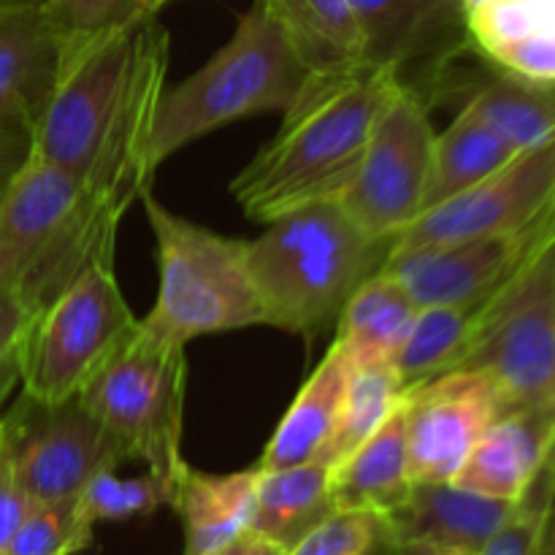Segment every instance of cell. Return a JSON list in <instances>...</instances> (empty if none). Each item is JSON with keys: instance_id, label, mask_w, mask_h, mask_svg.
<instances>
[{"instance_id": "9a60e30c", "label": "cell", "mask_w": 555, "mask_h": 555, "mask_svg": "<svg viewBox=\"0 0 555 555\" xmlns=\"http://www.w3.org/2000/svg\"><path fill=\"white\" fill-rule=\"evenodd\" d=\"M350 5L366 41V63L393 70L421 98L472 47L464 0H350Z\"/></svg>"}, {"instance_id": "2e32d148", "label": "cell", "mask_w": 555, "mask_h": 555, "mask_svg": "<svg viewBox=\"0 0 555 555\" xmlns=\"http://www.w3.org/2000/svg\"><path fill=\"white\" fill-rule=\"evenodd\" d=\"M515 502L480 496L455 482H415L406 502L385 515L393 547L428 545L439 551L480 555Z\"/></svg>"}, {"instance_id": "74e56055", "label": "cell", "mask_w": 555, "mask_h": 555, "mask_svg": "<svg viewBox=\"0 0 555 555\" xmlns=\"http://www.w3.org/2000/svg\"><path fill=\"white\" fill-rule=\"evenodd\" d=\"M242 555H287V551L285 547L274 545V542L263 540V537L253 534V531H247V537H244Z\"/></svg>"}, {"instance_id": "30bf717a", "label": "cell", "mask_w": 555, "mask_h": 555, "mask_svg": "<svg viewBox=\"0 0 555 555\" xmlns=\"http://www.w3.org/2000/svg\"><path fill=\"white\" fill-rule=\"evenodd\" d=\"M434 139L428 103L410 87H396L374 122L350 188L339 198L369 236L396 242L423 215Z\"/></svg>"}, {"instance_id": "d590c367", "label": "cell", "mask_w": 555, "mask_h": 555, "mask_svg": "<svg viewBox=\"0 0 555 555\" xmlns=\"http://www.w3.org/2000/svg\"><path fill=\"white\" fill-rule=\"evenodd\" d=\"M27 509H30V502H27L20 482H16L14 461H11L3 421H0V551H5V545L14 537L16 526L22 524Z\"/></svg>"}, {"instance_id": "6da1fadb", "label": "cell", "mask_w": 555, "mask_h": 555, "mask_svg": "<svg viewBox=\"0 0 555 555\" xmlns=\"http://www.w3.org/2000/svg\"><path fill=\"white\" fill-rule=\"evenodd\" d=\"M171 38L144 16L60 54V74L30 155L68 173L106 220L117 222L152 182L150 144L166 92Z\"/></svg>"}, {"instance_id": "277c9868", "label": "cell", "mask_w": 555, "mask_h": 555, "mask_svg": "<svg viewBox=\"0 0 555 555\" xmlns=\"http://www.w3.org/2000/svg\"><path fill=\"white\" fill-rule=\"evenodd\" d=\"M117 222L57 166L27 155L0 193V293L38 312L95 260H114Z\"/></svg>"}, {"instance_id": "7bdbcfd3", "label": "cell", "mask_w": 555, "mask_h": 555, "mask_svg": "<svg viewBox=\"0 0 555 555\" xmlns=\"http://www.w3.org/2000/svg\"><path fill=\"white\" fill-rule=\"evenodd\" d=\"M141 3H144V9L150 11V14H157V11H160L168 0H141Z\"/></svg>"}, {"instance_id": "5b68a950", "label": "cell", "mask_w": 555, "mask_h": 555, "mask_svg": "<svg viewBox=\"0 0 555 555\" xmlns=\"http://www.w3.org/2000/svg\"><path fill=\"white\" fill-rule=\"evenodd\" d=\"M307 76L269 5L255 0L206 63L163 92L150 144L152 168L157 171L173 152L236 119L285 112Z\"/></svg>"}, {"instance_id": "3957f363", "label": "cell", "mask_w": 555, "mask_h": 555, "mask_svg": "<svg viewBox=\"0 0 555 555\" xmlns=\"http://www.w3.org/2000/svg\"><path fill=\"white\" fill-rule=\"evenodd\" d=\"M247 242L266 325L304 339L334 328L352 293L388 260L393 242L374 238L339 201L301 206Z\"/></svg>"}, {"instance_id": "d6a6232c", "label": "cell", "mask_w": 555, "mask_h": 555, "mask_svg": "<svg viewBox=\"0 0 555 555\" xmlns=\"http://www.w3.org/2000/svg\"><path fill=\"white\" fill-rule=\"evenodd\" d=\"M92 540V526L79 518L76 502L30 504L5 555H76Z\"/></svg>"}, {"instance_id": "7a4b0ae2", "label": "cell", "mask_w": 555, "mask_h": 555, "mask_svg": "<svg viewBox=\"0 0 555 555\" xmlns=\"http://www.w3.org/2000/svg\"><path fill=\"white\" fill-rule=\"evenodd\" d=\"M393 70L372 63L309 74L274 139L238 171L231 193L244 215L271 222L301 206L339 201L356 177L390 92Z\"/></svg>"}, {"instance_id": "f1b7e54d", "label": "cell", "mask_w": 555, "mask_h": 555, "mask_svg": "<svg viewBox=\"0 0 555 555\" xmlns=\"http://www.w3.org/2000/svg\"><path fill=\"white\" fill-rule=\"evenodd\" d=\"M404 396L399 374L393 363H363L352 366L347 383L345 401H341L339 423L318 464L336 466L345 455H350L358 444L366 442L385 421L396 412Z\"/></svg>"}, {"instance_id": "83f0119b", "label": "cell", "mask_w": 555, "mask_h": 555, "mask_svg": "<svg viewBox=\"0 0 555 555\" xmlns=\"http://www.w3.org/2000/svg\"><path fill=\"white\" fill-rule=\"evenodd\" d=\"M480 307L482 301L444 304V307H423L417 312L415 325L393 361L404 390L437 374L459 369L475 334Z\"/></svg>"}, {"instance_id": "d4e9b609", "label": "cell", "mask_w": 555, "mask_h": 555, "mask_svg": "<svg viewBox=\"0 0 555 555\" xmlns=\"http://www.w3.org/2000/svg\"><path fill=\"white\" fill-rule=\"evenodd\" d=\"M309 74L366 63V41L350 0H263Z\"/></svg>"}, {"instance_id": "4dcf8cb0", "label": "cell", "mask_w": 555, "mask_h": 555, "mask_svg": "<svg viewBox=\"0 0 555 555\" xmlns=\"http://www.w3.org/2000/svg\"><path fill=\"white\" fill-rule=\"evenodd\" d=\"M43 14L65 54L144 20L150 11L141 0H47Z\"/></svg>"}, {"instance_id": "b9f144b4", "label": "cell", "mask_w": 555, "mask_h": 555, "mask_svg": "<svg viewBox=\"0 0 555 555\" xmlns=\"http://www.w3.org/2000/svg\"><path fill=\"white\" fill-rule=\"evenodd\" d=\"M244 537H247V534H244ZM244 537H242V540H236V542H233V545L222 547V551H215V553H209V555H242V547H244Z\"/></svg>"}, {"instance_id": "8d00e7d4", "label": "cell", "mask_w": 555, "mask_h": 555, "mask_svg": "<svg viewBox=\"0 0 555 555\" xmlns=\"http://www.w3.org/2000/svg\"><path fill=\"white\" fill-rule=\"evenodd\" d=\"M27 155H30V139L27 135H3L0 139V193L14 179L22 163L27 160Z\"/></svg>"}, {"instance_id": "ab89813d", "label": "cell", "mask_w": 555, "mask_h": 555, "mask_svg": "<svg viewBox=\"0 0 555 555\" xmlns=\"http://www.w3.org/2000/svg\"><path fill=\"white\" fill-rule=\"evenodd\" d=\"M47 0H0V16L11 14V11H22V9H36V5H43Z\"/></svg>"}, {"instance_id": "4fadbf2b", "label": "cell", "mask_w": 555, "mask_h": 555, "mask_svg": "<svg viewBox=\"0 0 555 555\" xmlns=\"http://www.w3.org/2000/svg\"><path fill=\"white\" fill-rule=\"evenodd\" d=\"M555 201V139L518 152L507 166L475 188L417 217L390 253L444 247L469 238L496 236L534 222Z\"/></svg>"}, {"instance_id": "f35d334b", "label": "cell", "mask_w": 555, "mask_h": 555, "mask_svg": "<svg viewBox=\"0 0 555 555\" xmlns=\"http://www.w3.org/2000/svg\"><path fill=\"white\" fill-rule=\"evenodd\" d=\"M393 555H464V553L439 551V547H428V545H399L393 547Z\"/></svg>"}, {"instance_id": "7c38bea8", "label": "cell", "mask_w": 555, "mask_h": 555, "mask_svg": "<svg viewBox=\"0 0 555 555\" xmlns=\"http://www.w3.org/2000/svg\"><path fill=\"white\" fill-rule=\"evenodd\" d=\"M401 410L412 482H453L509 401L486 369H453L406 388Z\"/></svg>"}, {"instance_id": "836d02e7", "label": "cell", "mask_w": 555, "mask_h": 555, "mask_svg": "<svg viewBox=\"0 0 555 555\" xmlns=\"http://www.w3.org/2000/svg\"><path fill=\"white\" fill-rule=\"evenodd\" d=\"M393 553L388 524L374 513H331L287 555H385Z\"/></svg>"}, {"instance_id": "4316f807", "label": "cell", "mask_w": 555, "mask_h": 555, "mask_svg": "<svg viewBox=\"0 0 555 555\" xmlns=\"http://www.w3.org/2000/svg\"><path fill=\"white\" fill-rule=\"evenodd\" d=\"M515 155L518 152L509 150L475 114L461 108L459 117L434 139L431 177H428L423 215L475 188L477 182L507 166Z\"/></svg>"}, {"instance_id": "52a82bcc", "label": "cell", "mask_w": 555, "mask_h": 555, "mask_svg": "<svg viewBox=\"0 0 555 555\" xmlns=\"http://www.w3.org/2000/svg\"><path fill=\"white\" fill-rule=\"evenodd\" d=\"M184 347L141 318L79 393L81 406L106 428L125 461L135 459L146 472L173 480L188 466L182 459Z\"/></svg>"}, {"instance_id": "9c48e42d", "label": "cell", "mask_w": 555, "mask_h": 555, "mask_svg": "<svg viewBox=\"0 0 555 555\" xmlns=\"http://www.w3.org/2000/svg\"><path fill=\"white\" fill-rule=\"evenodd\" d=\"M459 369H486L509 410L555 404V231L486 298Z\"/></svg>"}, {"instance_id": "8992f818", "label": "cell", "mask_w": 555, "mask_h": 555, "mask_svg": "<svg viewBox=\"0 0 555 555\" xmlns=\"http://www.w3.org/2000/svg\"><path fill=\"white\" fill-rule=\"evenodd\" d=\"M139 201L155 233L160 276L150 323L184 345L206 334L266 325L247 242L173 215L150 188Z\"/></svg>"}, {"instance_id": "60d3db41", "label": "cell", "mask_w": 555, "mask_h": 555, "mask_svg": "<svg viewBox=\"0 0 555 555\" xmlns=\"http://www.w3.org/2000/svg\"><path fill=\"white\" fill-rule=\"evenodd\" d=\"M542 555H555V507L551 515V524H547V534H545V551Z\"/></svg>"}, {"instance_id": "ee69618b", "label": "cell", "mask_w": 555, "mask_h": 555, "mask_svg": "<svg viewBox=\"0 0 555 555\" xmlns=\"http://www.w3.org/2000/svg\"><path fill=\"white\" fill-rule=\"evenodd\" d=\"M0 555H5V553H3V551H0Z\"/></svg>"}, {"instance_id": "f546056e", "label": "cell", "mask_w": 555, "mask_h": 555, "mask_svg": "<svg viewBox=\"0 0 555 555\" xmlns=\"http://www.w3.org/2000/svg\"><path fill=\"white\" fill-rule=\"evenodd\" d=\"M179 477H163L155 472H146L141 477H122L114 475V469H103L85 486V491L76 499L79 518L87 526L95 529L101 520H128L152 515L160 507H171L177 496Z\"/></svg>"}, {"instance_id": "e0dca14e", "label": "cell", "mask_w": 555, "mask_h": 555, "mask_svg": "<svg viewBox=\"0 0 555 555\" xmlns=\"http://www.w3.org/2000/svg\"><path fill=\"white\" fill-rule=\"evenodd\" d=\"M57 74L60 41L43 5L0 16V139H30Z\"/></svg>"}, {"instance_id": "7402d4cb", "label": "cell", "mask_w": 555, "mask_h": 555, "mask_svg": "<svg viewBox=\"0 0 555 555\" xmlns=\"http://www.w3.org/2000/svg\"><path fill=\"white\" fill-rule=\"evenodd\" d=\"M258 469L206 475L184 466L171 507L184 524V555H209L249 531Z\"/></svg>"}, {"instance_id": "ba28073f", "label": "cell", "mask_w": 555, "mask_h": 555, "mask_svg": "<svg viewBox=\"0 0 555 555\" xmlns=\"http://www.w3.org/2000/svg\"><path fill=\"white\" fill-rule=\"evenodd\" d=\"M135 323L114 276V260H95L33 314L16 358L22 393L41 404L79 399Z\"/></svg>"}, {"instance_id": "cb8c5ba5", "label": "cell", "mask_w": 555, "mask_h": 555, "mask_svg": "<svg viewBox=\"0 0 555 555\" xmlns=\"http://www.w3.org/2000/svg\"><path fill=\"white\" fill-rule=\"evenodd\" d=\"M331 513H336L331 499V466L312 461L285 469H258L255 515L249 524L253 534L291 553Z\"/></svg>"}, {"instance_id": "e575fe53", "label": "cell", "mask_w": 555, "mask_h": 555, "mask_svg": "<svg viewBox=\"0 0 555 555\" xmlns=\"http://www.w3.org/2000/svg\"><path fill=\"white\" fill-rule=\"evenodd\" d=\"M33 309L22 304L16 296L0 293V404L20 383V345L25 336L27 325L33 320Z\"/></svg>"}, {"instance_id": "d6986e66", "label": "cell", "mask_w": 555, "mask_h": 555, "mask_svg": "<svg viewBox=\"0 0 555 555\" xmlns=\"http://www.w3.org/2000/svg\"><path fill=\"white\" fill-rule=\"evenodd\" d=\"M472 47L504 74L555 85V0H464Z\"/></svg>"}, {"instance_id": "8fae6325", "label": "cell", "mask_w": 555, "mask_h": 555, "mask_svg": "<svg viewBox=\"0 0 555 555\" xmlns=\"http://www.w3.org/2000/svg\"><path fill=\"white\" fill-rule=\"evenodd\" d=\"M16 482L30 504L76 502L87 482L125 461L106 428L79 399L41 404L22 393L11 412H0Z\"/></svg>"}, {"instance_id": "ffe728a7", "label": "cell", "mask_w": 555, "mask_h": 555, "mask_svg": "<svg viewBox=\"0 0 555 555\" xmlns=\"http://www.w3.org/2000/svg\"><path fill=\"white\" fill-rule=\"evenodd\" d=\"M350 374V356L334 341L271 434L258 469H285L323 459L339 423Z\"/></svg>"}, {"instance_id": "484cf974", "label": "cell", "mask_w": 555, "mask_h": 555, "mask_svg": "<svg viewBox=\"0 0 555 555\" xmlns=\"http://www.w3.org/2000/svg\"><path fill=\"white\" fill-rule=\"evenodd\" d=\"M464 108L515 152L555 139V85L547 81L502 74L477 87Z\"/></svg>"}, {"instance_id": "ac0fdd59", "label": "cell", "mask_w": 555, "mask_h": 555, "mask_svg": "<svg viewBox=\"0 0 555 555\" xmlns=\"http://www.w3.org/2000/svg\"><path fill=\"white\" fill-rule=\"evenodd\" d=\"M553 450L555 404L518 406L482 434L453 482L480 496L518 502Z\"/></svg>"}, {"instance_id": "5bb4252c", "label": "cell", "mask_w": 555, "mask_h": 555, "mask_svg": "<svg viewBox=\"0 0 555 555\" xmlns=\"http://www.w3.org/2000/svg\"><path fill=\"white\" fill-rule=\"evenodd\" d=\"M553 231L555 201L524 228L444 247L390 253L383 269L410 291L421 309L480 304L491 298Z\"/></svg>"}, {"instance_id": "1f68e13d", "label": "cell", "mask_w": 555, "mask_h": 555, "mask_svg": "<svg viewBox=\"0 0 555 555\" xmlns=\"http://www.w3.org/2000/svg\"><path fill=\"white\" fill-rule=\"evenodd\" d=\"M555 507V450L480 555H542Z\"/></svg>"}, {"instance_id": "44dd1931", "label": "cell", "mask_w": 555, "mask_h": 555, "mask_svg": "<svg viewBox=\"0 0 555 555\" xmlns=\"http://www.w3.org/2000/svg\"><path fill=\"white\" fill-rule=\"evenodd\" d=\"M412 486L401 404L366 442L331 466L336 513H374L385 518L406 502Z\"/></svg>"}, {"instance_id": "603a6c76", "label": "cell", "mask_w": 555, "mask_h": 555, "mask_svg": "<svg viewBox=\"0 0 555 555\" xmlns=\"http://www.w3.org/2000/svg\"><path fill=\"white\" fill-rule=\"evenodd\" d=\"M421 307L390 271L379 269L350 296L336 320V345L352 366L393 363Z\"/></svg>"}]
</instances>
